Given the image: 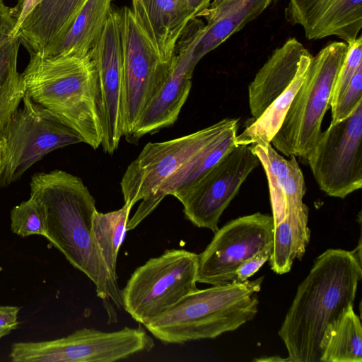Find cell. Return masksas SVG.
<instances>
[{
	"label": "cell",
	"mask_w": 362,
	"mask_h": 362,
	"mask_svg": "<svg viewBox=\"0 0 362 362\" xmlns=\"http://www.w3.org/2000/svg\"><path fill=\"white\" fill-rule=\"evenodd\" d=\"M362 277L361 243L328 249L299 284L279 335L290 362H320L326 330L353 307Z\"/></svg>",
	"instance_id": "cell-1"
},
{
	"label": "cell",
	"mask_w": 362,
	"mask_h": 362,
	"mask_svg": "<svg viewBox=\"0 0 362 362\" xmlns=\"http://www.w3.org/2000/svg\"><path fill=\"white\" fill-rule=\"evenodd\" d=\"M30 197L43 205L47 218L46 238L95 286L97 296L114 310L110 299L122 308L121 291L102 260L95 244L93 219L95 200L82 180L62 170L33 175Z\"/></svg>",
	"instance_id": "cell-2"
},
{
	"label": "cell",
	"mask_w": 362,
	"mask_h": 362,
	"mask_svg": "<svg viewBox=\"0 0 362 362\" xmlns=\"http://www.w3.org/2000/svg\"><path fill=\"white\" fill-rule=\"evenodd\" d=\"M21 74L28 95L75 131L93 149L101 146L97 71L86 56L30 54Z\"/></svg>",
	"instance_id": "cell-3"
},
{
	"label": "cell",
	"mask_w": 362,
	"mask_h": 362,
	"mask_svg": "<svg viewBox=\"0 0 362 362\" xmlns=\"http://www.w3.org/2000/svg\"><path fill=\"white\" fill-rule=\"evenodd\" d=\"M263 280L261 276L197 288L144 327L164 344L216 338L255 317Z\"/></svg>",
	"instance_id": "cell-4"
},
{
	"label": "cell",
	"mask_w": 362,
	"mask_h": 362,
	"mask_svg": "<svg viewBox=\"0 0 362 362\" xmlns=\"http://www.w3.org/2000/svg\"><path fill=\"white\" fill-rule=\"evenodd\" d=\"M238 119L226 118L195 132L162 142H149L127 166L120 182L124 204L141 201L127 230L135 228L165 197L167 187L229 132Z\"/></svg>",
	"instance_id": "cell-5"
},
{
	"label": "cell",
	"mask_w": 362,
	"mask_h": 362,
	"mask_svg": "<svg viewBox=\"0 0 362 362\" xmlns=\"http://www.w3.org/2000/svg\"><path fill=\"white\" fill-rule=\"evenodd\" d=\"M348 49L345 42H333L313 57L304 80L271 144L286 156L304 160L315 146L321 124L330 107L333 87Z\"/></svg>",
	"instance_id": "cell-6"
},
{
	"label": "cell",
	"mask_w": 362,
	"mask_h": 362,
	"mask_svg": "<svg viewBox=\"0 0 362 362\" xmlns=\"http://www.w3.org/2000/svg\"><path fill=\"white\" fill-rule=\"evenodd\" d=\"M199 256L184 249L166 250L136 268L121 291L122 308L146 325L197 289Z\"/></svg>",
	"instance_id": "cell-7"
},
{
	"label": "cell",
	"mask_w": 362,
	"mask_h": 362,
	"mask_svg": "<svg viewBox=\"0 0 362 362\" xmlns=\"http://www.w3.org/2000/svg\"><path fill=\"white\" fill-rule=\"evenodd\" d=\"M154 346L141 326L115 332L84 327L57 339L14 343L9 356L14 362H113Z\"/></svg>",
	"instance_id": "cell-8"
},
{
	"label": "cell",
	"mask_w": 362,
	"mask_h": 362,
	"mask_svg": "<svg viewBox=\"0 0 362 362\" xmlns=\"http://www.w3.org/2000/svg\"><path fill=\"white\" fill-rule=\"evenodd\" d=\"M1 134L4 142L1 186L17 180L33 165L58 148L83 143L79 135L28 95Z\"/></svg>",
	"instance_id": "cell-9"
},
{
	"label": "cell",
	"mask_w": 362,
	"mask_h": 362,
	"mask_svg": "<svg viewBox=\"0 0 362 362\" xmlns=\"http://www.w3.org/2000/svg\"><path fill=\"white\" fill-rule=\"evenodd\" d=\"M119 11L123 54L124 132L127 137L167 78L165 62L132 8Z\"/></svg>",
	"instance_id": "cell-10"
},
{
	"label": "cell",
	"mask_w": 362,
	"mask_h": 362,
	"mask_svg": "<svg viewBox=\"0 0 362 362\" xmlns=\"http://www.w3.org/2000/svg\"><path fill=\"white\" fill-rule=\"evenodd\" d=\"M320 189L344 199L362 187V101L321 132L307 160Z\"/></svg>",
	"instance_id": "cell-11"
},
{
	"label": "cell",
	"mask_w": 362,
	"mask_h": 362,
	"mask_svg": "<svg viewBox=\"0 0 362 362\" xmlns=\"http://www.w3.org/2000/svg\"><path fill=\"white\" fill-rule=\"evenodd\" d=\"M259 163L251 146L236 145L200 180L173 196L193 225L215 233L223 212Z\"/></svg>",
	"instance_id": "cell-12"
},
{
	"label": "cell",
	"mask_w": 362,
	"mask_h": 362,
	"mask_svg": "<svg viewBox=\"0 0 362 362\" xmlns=\"http://www.w3.org/2000/svg\"><path fill=\"white\" fill-rule=\"evenodd\" d=\"M274 228L272 216L257 212L218 228L198 255L197 282L213 286L233 281L244 262L272 245Z\"/></svg>",
	"instance_id": "cell-13"
},
{
	"label": "cell",
	"mask_w": 362,
	"mask_h": 362,
	"mask_svg": "<svg viewBox=\"0 0 362 362\" xmlns=\"http://www.w3.org/2000/svg\"><path fill=\"white\" fill-rule=\"evenodd\" d=\"M98 77L99 110L103 130L101 146L112 155L124 136L123 54L119 10H111L102 35L91 50Z\"/></svg>",
	"instance_id": "cell-14"
},
{
	"label": "cell",
	"mask_w": 362,
	"mask_h": 362,
	"mask_svg": "<svg viewBox=\"0 0 362 362\" xmlns=\"http://www.w3.org/2000/svg\"><path fill=\"white\" fill-rule=\"evenodd\" d=\"M273 0H212L193 18L175 49L197 65L207 53L260 15Z\"/></svg>",
	"instance_id": "cell-15"
},
{
	"label": "cell",
	"mask_w": 362,
	"mask_h": 362,
	"mask_svg": "<svg viewBox=\"0 0 362 362\" xmlns=\"http://www.w3.org/2000/svg\"><path fill=\"white\" fill-rule=\"evenodd\" d=\"M285 16L308 40L336 36L348 44L362 28V0H289Z\"/></svg>",
	"instance_id": "cell-16"
},
{
	"label": "cell",
	"mask_w": 362,
	"mask_h": 362,
	"mask_svg": "<svg viewBox=\"0 0 362 362\" xmlns=\"http://www.w3.org/2000/svg\"><path fill=\"white\" fill-rule=\"evenodd\" d=\"M313 56L296 38L276 49L259 69L248 86L252 119H257L293 82Z\"/></svg>",
	"instance_id": "cell-17"
},
{
	"label": "cell",
	"mask_w": 362,
	"mask_h": 362,
	"mask_svg": "<svg viewBox=\"0 0 362 362\" xmlns=\"http://www.w3.org/2000/svg\"><path fill=\"white\" fill-rule=\"evenodd\" d=\"M195 66L185 54H174L172 68L167 78L132 132L126 137L127 140L136 143L144 136L153 134L177 121L189 96Z\"/></svg>",
	"instance_id": "cell-18"
},
{
	"label": "cell",
	"mask_w": 362,
	"mask_h": 362,
	"mask_svg": "<svg viewBox=\"0 0 362 362\" xmlns=\"http://www.w3.org/2000/svg\"><path fill=\"white\" fill-rule=\"evenodd\" d=\"M86 0H40L11 36L30 54L48 56L71 27Z\"/></svg>",
	"instance_id": "cell-19"
},
{
	"label": "cell",
	"mask_w": 362,
	"mask_h": 362,
	"mask_svg": "<svg viewBox=\"0 0 362 362\" xmlns=\"http://www.w3.org/2000/svg\"><path fill=\"white\" fill-rule=\"evenodd\" d=\"M132 6L160 57L171 62L177 42L194 18L187 0H132Z\"/></svg>",
	"instance_id": "cell-20"
},
{
	"label": "cell",
	"mask_w": 362,
	"mask_h": 362,
	"mask_svg": "<svg viewBox=\"0 0 362 362\" xmlns=\"http://www.w3.org/2000/svg\"><path fill=\"white\" fill-rule=\"evenodd\" d=\"M262 164L268 180L274 226L288 211L304 203L305 184L302 171L294 156L285 159L269 144L250 145Z\"/></svg>",
	"instance_id": "cell-21"
},
{
	"label": "cell",
	"mask_w": 362,
	"mask_h": 362,
	"mask_svg": "<svg viewBox=\"0 0 362 362\" xmlns=\"http://www.w3.org/2000/svg\"><path fill=\"white\" fill-rule=\"evenodd\" d=\"M308 208L303 204L291 209L285 218L274 226L272 253L269 258L271 269L277 274L290 272L296 259L304 255L310 237Z\"/></svg>",
	"instance_id": "cell-22"
},
{
	"label": "cell",
	"mask_w": 362,
	"mask_h": 362,
	"mask_svg": "<svg viewBox=\"0 0 362 362\" xmlns=\"http://www.w3.org/2000/svg\"><path fill=\"white\" fill-rule=\"evenodd\" d=\"M113 0H86L69 29L48 56L90 54L99 41Z\"/></svg>",
	"instance_id": "cell-23"
},
{
	"label": "cell",
	"mask_w": 362,
	"mask_h": 362,
	"mask_svg": "<svg viewBox=\"0 0 362 362\" xmlns=\"http://www.w3.org/2000/svg\"><path fill=\"white\" fill-rule=\"evenodd\" d=\"M320 362H361L362 326L351 307L325 332Z\"/></svg>",
	"instance_id": "cell-24"
},
{
	"label": "cell",
	"mask_w": 362,
	"mask_h": 362,
	"mask_svg": "<svg viewBox=\"0 0 362 362\" xmlns=\"http://www.w3.org/2000/svg\"><path fill=\"white\" fill-rule=\"evenodd\" d=\"M20 45L18 38L11 35L0 42V134L25 94L22 74L17 68Z\"/></svg>",
	"instance_id": "cell-25"
},
{
	"label": "cell",
	"mask_w": 362,
	"mask_h": 362,
	"mask_svg": "<svg viewBox=\"0 0 362 362\" xmlns=\"http://www.w3.org/2000/svg\"><path fill=\"white\" fill-rule=\"evenodd\" d=\"M129 204L118 210L107 213L95 211L93 219V231L100 257L112 281L117 284V259L124 239L130 211Z\"/></svg>",
	"instance_id": "cell-26"
},
{
	"label": "cell",
	"mask_w": 362,
	"mask_h": 362,
	"mask_svg": "<svg viewBox=\"0 0 362 362\" xmlns=\"http://www.w3.org/2000/svg\"><path fill=\"white\" fill-rule=\"evenodd\" d=\"M309 65L298 73L290 86L265 110L261 116L237 134L236 145L271 144L279 129L291 103L301 86Z\"/></svg>",
	"instance_id": "cell-27"
},
{
	"label": "cell",
	"mask_w": 362,
	"mask_h": 362,
	"mask_svg": "<svg viewBox=\"0 0 362 362\" xmlns=\"http://www.w3.org/2000/svg\"><path fill=\"white\" fill-rule=\"evenodd\" d=\"M238 128H235L206 151L197 160L181 173L166 188L164 194L173 195L200 180L234 146Z\"/></svg>",
	"instance_id": "cell-28"
},
{
	"label": "cell",
	"mask_w": 362,
	"mask_h": 362,
	"mask_svg": "<svg viewBox=\"0 0 362 362\" xmlns=\"http://www.w3.org/2000/svg\"><path fill=\"white\" fill-rule=\"evenodd\" d=\"M11 230L21 237L40 235L46 238L47 226L43 205L33 197L14 206L11 211Z\"/></svg>",
	"instance_id": "cell-29"
},
{
	"label": "cell",
	"mask_w": 362,
	"mask_h": 362,
	"mask_svg": "<svg viewBox=\"0 0 362 362\" xmlns=\"http://www.w3.org/2000/svg\"><path fill=\"white\" fill-rule=\"evenodd\" d=\"M347 45V53L333 87L330 100L331 107L337 103L358 68L362 64L361 35L358 36L356 40Z\"/></svg>",
	"instance_id": "cell-30"
},
{
	"label": "cell",
	"mask_w": 362,
	"mask_h": 362,
	"mask_svg": "<svg viewBox=\"0 0 362 362\" xmlns=\"http://www.w3.org/2000/svg\"><path fill=\"white\" fill-rule=\"evenodd\" d=\"M362 101V64L359 66L337 103L332 108L331 123L347 117Z\"/></svg>",
	"instance_id": "cell-31"
},
{
	"label": "cell",
	"mask_w": 362,
	"mask_h": 362,
	"mask_svg": "<svg viewBox=\"0 0 362 362\" xmlns=\"http://www.w3.org/2000/svg\"><path fill=\"white\" fill-rule=\"evenodd\" d=\"M272 245L265 247L245 262L238 269L233 281L243 282L255 274L262 266L269 260L272 253Z\"/></svg>",
	"instance_id": "cell-32"
},
{
	"label": "cell",
	"mask_w": 362,
	"mask_h": 362,
	"mask_svg": "<svg viewBox=\"0 0 362 362\" xmlns=\"http://www.w3.org/2000/svg\"><path fill=\"white\" fill-rule=\"evenodd\" d=\"M19 310L17 306L0 305V339L17 328Z\"/></svg>",
	"instance_id": "cell-33"
},
{
	"label": "cell",
	"mask_w": 362,
	"mask_h": 362,
	"mask_svg": "<svg viewBox=\"0 0 362 362\" xmlns=\"http://www.w3.org/2000/svg\"><path fill=\"white\" fill-rule=\"evenodd\" d=\"M40 0H18L17 4L11 8L12 15L16 21L14 29L11 35L16 32L25 18Z\"/></svg>",
	"instance_id": "cell-34"
},
{
	"label": "cell",
	"mask_w": 362,
	"mask_h": 362,
	"mask_svg": "<svg viewBox=\"0 0 362 362\" xmlns=\"http://www.w3.org/2000/svg\"><path fill=\"white\" fill-rule=\"evenodd\" d=\"M16 25L11 8L6 5L0 6V42L11 35Z\"/></svg>",
	"instance_id": "cell-35"
},
{
	"label": "cell",
	"mask_w": 362,
	"mask_h": 362,
	"mask_svg": "<svg viewBox=\"0 0 362 362\" xmlns=\"http://www.w3.org/2000/svg\"><path fill=\"white\" fill-rule=\"evenodd\" d=\"M212 0H187L189 8L192 14L197 16L203 10L206 8Z\"/></svg>",
	"instance_id": "cell-36"
},
{
	"label": "cell",
	"mask_w": 362,
	"mask_h": 362,
	"mask_svg": "<svg viewBox=\"0 0 362 362\" xmlns=\"http://www.w3.org/2000/svg\"><path fill=\"white\" fill-rule=\"evenodd\" d=\"M254 361L258 362H279V361H288V358H283L279 356H267L263 358H258L254 359Z\"/></svg>",
	"instance_id": "cell-37"
},
{
	"label": "cell",
	"mask_w": 362,
	"mask_h": 362,
	"mask_svg": "<svg viewBox=\"0 0 362 362\" xmlns=\"http://www.w3.org/2000/svg\"><path fill=\"white\" fill-rule=\"evenodd\" d=\"M4 153V142L2 136L0 134V179L3 171V161Z\"/></svg>",
	"instance_id": "cell-38"
},
{
	"label": "cell",
	"mask_w": 362,
	"mask_h": 362,
	"mask_svg": "<svg viewBox=\"0 0 362 362\" xmlns=\"http://www.w3.org/2000/svg\"><path fill=\"white\" fill-rule=\"evenodd\" d=\"M4 5H5V4L4 2V0H0V6H4Z\"/></svg>",
	"instance_id": "cell-39"
}]
</instances>
